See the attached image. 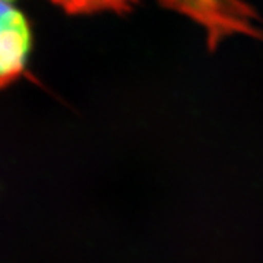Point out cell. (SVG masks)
<instances>
[{
  "label": "cell",
  "mask_w": 263,
  "mask_h": 263,
  "mask_svg": "<svg viewBox=\"0 0 263 263\" xmlns=\"http://www.w3.org/2000/svg\"><path fill=\"white\" fill-rule=\"evenodd\" d=\"M56 6L72 15H88L98 12H123L138 0H51Z\"/></svg>",
  "instance_id": "obj_2"
},
{
  "label": "cell",
  "mask_w": 263,
  "mask_h": 263,
  "mask_svg": "<svg viewBox=\"0 0 263 263\" xmlns=\"http://www.w3.org/2000/svg\"><path fill=\"white\" fill-rule=\"evenodd\" d=\"M31 50V28L19 0H0V89L22 75Z\"/></svg>",
  "instance_id": "obj_1"
}]
</instances>
